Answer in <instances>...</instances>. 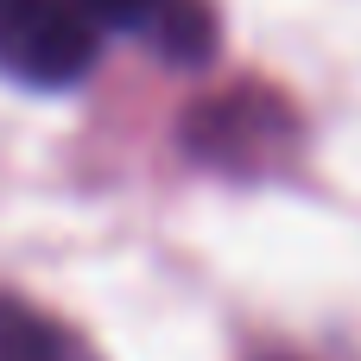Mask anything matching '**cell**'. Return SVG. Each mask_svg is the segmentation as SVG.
Returning <instances> with one entry per match:
<instances>
[{
  "instance_id": "6da1fadb",
  "label": "cell",
  "mask_w": 361,
  "mask_h": 361,
  "mask_svg": "<svg viewBox=\"0 0 361 361\" xmlns=\"http://www.w3.org/2000/svg\"><path fill=\"white\" fill-rule=\"evenodd\" d=\"M102 25L76 0H0V70L32 89H70L95 63Z\"/></svg>"
},
{
  "instance_id": "7a4b0ae2",
  "label": "cell",
  "mask_w": 361,
  "mask_h": 361,
  "mask_svg": "<svg viewBox=\"0 0 361 361\" xmlns=\"http://www.w3.org/2000/svg\"><path fill=\"white\" fill-rule=\"evenodd\" d=\"M102 32H140L171 63H203L216 51V25L203 0H76Z\"/></svg>"
},
{
  "instance_id": "3957f363",
  "label": "cell",
  "mask_w": 361,
  "mask_h": 361,
  "mask_svg": "<svg viewBox=\"0 0 361 361\" xmlns=\"http://www.w3.org/2000/svg\"><path fill=\"white\" fill-rule=\"evenodd\" d=\"M0 361H82V349L19 298H0Z\"/></svg>"
}]
</instances>
